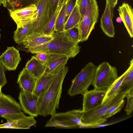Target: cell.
<instances>
[{
  "instance_id": "38",
  "label": "cell",
  "mask_w": 133,
  "mask_h": 133,
  "mask_svg": "<svg viewBox=\"0 0 133 133\" xmlns=\"http://www.w3.org/2000/svg\"><path fill=\"white\" fill-rule=\"evenodd\" d=\"M111 7L114 8L117 4L118 0H107Z\"/></svg>"
},
{
  "instance_id": "35",
  "label": "cell",
  "mask_w": 133,
  "mask_h": 133,
  "mask_svg": "<svg viewBox=\"0 0 133 133\" xmlns=\"http://www.w3.org/2000/svg\"><path fill=\"white\" fill-rule=\"evenodd\" d=\"M125 119V118H123L119 120L110 123H103L98 124H96L94 125H81L80 128H98L104 127L110 125H111L115 124V123H118L121 122L123 120Z\"/></svg>"
},
{
  "instance_id": "9",
  "label": "cell",
  "mask_w": 133,
  "mask_h": 133,
  "mask_svg": "<svg viewBox=\"0 0 133 133\" xmlns=\"http://www.w3.org/2000/svg\"><path fill=\"white\" fill-rule=\"evenodd\" d=\"M2 117L7 122L0 124V128L28 129L35 124L37 122L34 117L26 116L22 111L5 115Z\"/></svg>"
},
{
  "instance_id": "27",
  "label": "cell",
  "mask_w": 133,
  "mask_h": 133,
  "mask_svg": "<svg viewBox=\"0 0 133 133\" xmlns=\"http://www.w3.org/2000/svg\"><path fill=\"white\" fill-rule=\"evenodd\" d=\"M59 9L57 10L50 18L44 29V35H51L55 32V23Z\"/></svg>"
},
{
  "instance_id": "15",
  "label": "cell",
  "mask_w": 133,
  "mask_h": 133,
  "mask_svg": "<svg viewBox=\"0 0 133 133\" xmlns=\"http://www.w3.org/2000/svg\"><path fill=\"white\" fill-rule=\"evenodd\" d=\"M113 8H111L107 0L104 12L100 19V26L103 32L108 36L113 37L115 35L112 19Z\"/></svg>"
},
{
  "instance_id": "14",
  "label": "cell",
  "mask_w": 133,
  "mask_h": 133,
  "mask_svg": "<svg viewBox=\"0 0 133 133\" xmlns=\"http://www.w3.org/2000/svg\"><path fill=\"white\" fill-rule=\"evenodd\" d=\"M22 109L19 103L11 96L0 94V117L21 112Z\"/></svg>"
},
{
  "instance_id": "19",
  "label": "cell",
  "mask_w": 133,
  "mask_h": 133,
  "mask_svg": "<svg viewBox=\"0 0 133 133\" xmlns=\"http://www.w3.org/2000/svg\"><path fill=\"white\" fill-rule=\"evenodd\" d=\"M46 67L45 64L34 56L27 62L25 68L38 79L44 73Z\"/></svg>"
},
{
  "instance_id": "44",
  "label": "cell",
  "mask_w": 133,
  "mask_h": 133,
  "mask_svg": "<svg viewBox=\"0 0 133 133\" xmlns=\"http://www.w3.org/2000/svg\"><path fill=\"white\" fill-rule=\"evenodd\" d=\"M1 37V35L0 34V40Z\"/></svg>"
},
{
  "instance_id": "10",
  "label": "cell",
  "mask_w": 133,
  "mask_h": 133,
  "mask_svg": "<svg viewBox=\"0 0 133 133\" xmlns=\"http://www.w3.org/2000/svg\"><path fill=\"white\" fill-rule=\"evenodd\" d=\"M8 10L17 27H20L32 22L34 18L36 7L35 4L33 3L22 8L8 9Z\"/></svg>"
},
{
  "instance_id": "8",
  "label": "cell",
  "mask_w": 133,
  "mask_h": 133,
  "mask_svg": "<svg viewBox=\"0 0 133 133\" xmlns=\"http://www.w3.org/2000/svg\"><path fill=\"white\" fill-rule=\"evenodd\" d=\"M116 68L104 62L97 67L91 85L94 88L107 91L119 77Z\"/></svg>"
},
{
  "instance_id": "30",
  "label": "cell",
  "mask_w": 133,
  "mask_h": 133,
  "mask_svg": "<svg viewBox=\"0 0 133 133\" xmlns=\"http://www.w3.org/2000/svg\"><path fill=\"white\" fill-rule=\"evenodd\" d=\"M126 97L127 102L124 111L127 115L129 116L131 114L133 110V88L127 93Z\"/></svg>"
},
{
  "instance_id": "7",
  "label": "cell",
  "mask_w": 133,
  "mask_h": 133,
  "mask_svg": "<svg viewBox=\"0 0 133 133\" xmlns=\"http://www.w3.org/2000/svg\"><path fill=\"white\" fill-rule=\"evenodd\" d=\"M99 11L96 0H88L86 11L78 26L80 42L87 40L91 33L94 29L98 20Z\"/></svg>"
},
{
  "instance_id": "37",
  "label": "cell",
  "mask_w": 133,
  "mask_h": 133,
  "mask_svg": "<svg viewBox=\"0 0 133 133\" xmlns=\"http://www.w3.org/2000/svg\"><path fill=\"white\" fill-rule=\"evenodd\" d=\"M5 68L0 62V86L2 87L7 83L5 76Z\"/></svg>"
},
{
  "instance_id": "39",
  "label": "cell",
  "mask_w": 133,
  "mask_h": 133,
  "mask_svg": "<svg viewBox=\"0 0 133 133\" xmlns=\"http://www.w3.org/2000/svg\"><path fill=\"white\" fill-rule=\"evenodd\" d=\"M18 0H8V4L12 9Z\"/></svg>"
},
{
  "instance_id": "24",
  "label": "cell",
  "mask_w": 133,
  "mask_h": 133,
  "mask_svg": "<svg viewBox=\"0 0 133 133\" xmlns=\"http://www.w3.org/2000/svg\"><path fill=\"white\" fill-rule=\"evenodd\" d=\"M69 58L66 56L61 55L46 65L44 72L53 74L54 71L57 68L63 65H66Z\"/></svg>"
},
{
  "instance_id": "34",
  "label": "cell",
  "mask_w": 133,
  "mask_h": 133,
  "mask_svg": "<svg viewBox=\"0 0 133 133\" xmlns=\"http://www.w3.org/2000/svg\"><path fill=\"white\" fill-rule=\"evenodd\" d=\"M36 0H18L11 9L24 7L31 4L35 3Z\"/></svg>"
},
{
  "instance_id": "26",
  "label": "cell",
  "mask_w": 133,
  "mask_h": 133,
  "mask_svg": "<svg viewBox=\"0 0 133 133\" xmlns=\"http://www.w3.org/2000/svg\"><path fill=\"white\" fill-rule=\"evenodd\" d=\"M133 88V67L123 80L120 89V92H128Z\"/></svg>"
},
{
  "instance_id": "16",
  "label": "cell",
  "mask_w": 133,
  "mask_h": 133,
  "mask_svg": "<svg viewBox=\"0 0 133 133\" xmlns=\"http://www.w3.org/2000/svg\"><path fill=\"white\" fill-rule=\"evenodd\" d=\"M119 16L130 37H133V9L128 3L124 2L117 9Z\"/></svg>"
},
{
  "instance_id": "21",
  "label": "cell",
  "mask_w": 133,
  "mask_h": 133,
  "mask_svg": "<svg viewBox=\"0 0 133 133\" xmlns=\"http://www.w3.org/2000/svg\"><path fill=\"white\" fill-rule=\"evenodd\" d=\"M79 8L77 2L68 20L65 23L64 31L72 28L77 27L82 19Z\"/></svg>"
},
{
  "instance_id": "20",
  "label": "cell",
  "mask_w": 133,
  "mask_h": 133,
  "mask_svg": "<svg viewBox=\"0 0 133 133\" xmlns=\"http://www.w3.org/2000/svg\"><path fill=\"white\" fill-rule=\"evenodd\" d=\"M53 74L44 72L37 79L33 93L39 97L48 88L51 83Z\"/></svg>"
},
{
  "instance_id": "6",
  "label": "cell",
  "mask_w": 133,
  "mask_h": 133,
  "mask_svg": "<svg viewBox=\"0 0 133 133\" xmlns=\"http://www.w3.org/2000/svg\"><path fill=\"white\" fill-rule=\"evenodd\" d=\"M83 113L82 110L79 109L56 113L51 116L45 126L64 129L80 128Z\"/></svg>"
},
{
  "instance_id": "3",
  "label": "cell",
  "mask_w": 133,
  "mask_h": 133,
  "mask_svg": "<svg viewBox=\"0 0 133 133\" xmlns=\"http://www.w3.org/2000/svg\"><path fill=\"white\" fill-rule=\"evenodd\" d=\"M36 7L34 20L30 31L24 41H26L44 35V29L50 17L49 0H36Z\"/></svg>"
},
{
  "instance_id": "33",
  "label": "cell",
  "mask_w": 133,
  "mask_h": 133,
  "mask_svg": "<svg viewBox=\"0 0 133 133\" xmlns=\"http://www.w3.org/2000/svg\"><path fill=\"white\" fill-rule=\"evenodd\" d=\"M63 0H49L50 17L57 9H60Z\"/></svg>"
},
{
  "instance_id": "29",
  "label": "cell",
  "mask_w": 133,
  "mask_h": 133,
  "mask_svg": "<svg viewBox=\"0 0 133 133\" xmlns=\"http://www.w3.org/2000/svg\"><path fill=\"white\" fill-rule=\"evenodd\" d=\"M124 104V99L109 109L103 115V118L107 119L120 112L123 107Z\"/></svg>"
},
{
  "instance_id": "40",
  "label": "cell",
  "mask_w": 133,
  "mask_h": 133,
  "mask_svg": "<svg viewBox=\"0 0 133 133\" xmlns=\"http://www.w3.org/2000/svg\"><path fill=\"white\" fill-rule=\"evenodd\" d=\"M8 4V0H0V5L2 4L4 7H6Z\"/></svg>"
},
{
  "instance_id": "25",
  "label": "cell",
  "mask_w": 133,
  "mask_h": 133,
  "mask_svg": "<svg viewBox=\"0 0 133 133\" xmlns=\"http://www.w3.org/2000/svg\"><path fill=\"white\" fill-rule=\"evenodd\" d=\"M66 4V3H65L61 6L59 10L55 23V32H59L64 31Z\"/></svg>"
},
{
  "instance_id": "2",
  "label": "cell",
  "mask_w": 133,
  "mask_h": 133,
  "mask_svg": "<svg viewBox=\"0 0 133 133\" xmlns=\"http://www.w3.org/2000/svg\"><path fill=\"white\" fill-rule=\"evenodd\" d=\"M51 41L39 46L26 49L33 54L42 52L67 56L69 58L75 57L79 52V43L73 41L65 31L55 32Z\"/></svg>"
},
{
  "instance_id": "31",
  "label": "cell",
  "mask_w": 133,
  "mask_h": 133,
  "mask_svg": "<svg viewBox=\"0 0 133 133\" xmlns=\"http://www.w3.org/2000/svg\"><path fill=\"white\" fill-rule=\"evenodd\" d=\"M65 31L70 37L74 42L79 43L81 42L78 27H75Z\"/></svg>"
},
{
  "instance_id": "12",
  "label": "cell",
  "mask_w": 133,
  "mask_h": 133,
  "mask_svg": "<svg viewBox=\"0 0 133 133\" xmlns=\"http://www.w3.org/2000/svg\"><path fill=\"white\" fill-rule=\"evenodd\" d=\"M106 92V90L95 88L86 91L83 95V111H88L101 105Z\"/></svg>"
},
{
  "instance_id": "4",
  "label": "cell",
  "mask_w": 133,
  "mask_h": 133,
  "mask_svg": "<svg viewBox=\"0 0 133 133\" xmlns=\"http://www.w3.org/2000/svg\"><path fill=\"white\" fill-rule=\"evenodd\" d=\"M128 92H120L104 105H100L95 108L83 112L81 124L94 125L104 123L107 120L103 117L104 114L112 107L126 97Z\"/></svg>"
},
{
  "instance_id": "13",
  "label": "cell",
  "mask_w": 133,
  "mask_h": 133,
  "mask_svg": "<svg viewBox=\"0 0 133 133\" xmlns=\"http://www.w3.org/2000/svg\"><path fill=\"white\" fill-rule=\"evenodd\" d=\"M21 59L19 50L14 46L8 47L0 56V62L7 70H16Z\"/></svg>"
},
{
  "instance_id": "1",
  "label": "cell",
  "mask_w": 133,
  "mask_h": 133,
  "mask_svg": "<svg viewBox=\"0 0 133 133\" xmlns=\"http://www.w3.org/2000/svg\"><path fill=\"white\" fill-rule=\"evenodd\" d=\"M68 71L65 65H63L53 72V77L46 90L39 97V115L46 116L56 113L59 107L63 81Z\"/></svg>"
},
{
  "instance_id": "22",
  "label": "cell",
  "mask_w": 133,
  "mask_h": 133,
  "mask_svg": "<svg viewBox=\"0 0 133 133\" xmlns=\"http://www.w3.org/2000/svg\"><path fill=\"white\" fill-rule=\"evenodd\" d=\"M32 23L30 22L22 26L17 27L13 36L14 39L16 43L22 44L24 41L30 31Z\"/></svg>"
},
{
  "instance_id": "42",
  "label": "cell",
  "mask_w": 133,
  "mask_h": 133,
  "mask_svg": "<svg viewBox=\"0 0 133 133\" xmlns=\"http://www.w3.org/2000/svg\"><path fill=\"white\" fill-rule=\"evenodd\" d=\"M67 0H63L62 4L61 5V6L64 5L65 3H66Z\"/></svg>"
},
{
  "instance_id": "11",
  "label": "cell",
  "mask_w": 133,
  "mask_h": 133,
  "mask_svg": "<svg viewBox=\"0 0 133 133\" xmlns=\"http://www.w3.org/2000/svg\"><path fill=\"white\" fill-rule=\"evenodd\" d=\"M18 99L22 110L24 112L34 117L39 115L38 96L33 93L21 89Z\"/></svg>"
},
{
  "instance_id": "23",
  "label": "cell",
  "mask_w": 133,
  "mask_h": 133,
  "mask_svg": "<svg viewBox=\"0 0 133 133\" xmlns=\"http://www.w3.org/2000/svg\"><path fill=\"white\" fill-rule=\"evenodd\" d=\"M52 35H43L30 40L24 41L22 43L26 49L35 47L47 43L53 39Z\"/></svg>"
},
{
  "instance_id": "17",
  "label": "cell",
  "mask_w": 133,
  "mask_h": 133,
  "mask_svg": "<svg viewBox=\"0 0 133 133\" xmlns=\"http://www.w3.org/2000/svg\"><path fill=\"white\" fill-rule=\"evenodd\" d=\"M37 79L25 67L18 75L17 83L21 89L33 93Z\"/></svg>"
},
{
  "instance_id": "5",
  "label": "cell",
  "mask_w": 133,
  "mask_h": 133,
  "mask_svg": "<svg viewBox=\"0 0 133 133\" xmlns=\"http://www.w3.org/2000/svg\"><path fill=\"white\" fill-rule=\"evenodd\" d=\"M97 66L93 63H88L75 77L72 81L68 94L73 96L83 95L93 82Z\"/></svg>"
},
{
  "instance_id": "41",
  "label": "cell",
  "mask_w": 133,
  "mask_h": 133,
  "mask_svg": "<svg viewBox=\"0 0 133 133\" xmlns=\"http://www.w3.org/2000/svg\"><path fill=\"white\" fill-rule=\"evenodd\" d=\"M116 21L117 22L121 23L122 22V20L120 17H118L116 19Z\"/></svg>"
},
{
  "instance_id": "43",
  "label": "cell",
  "mask_w": 133,
  "mask_h": 133,
  "mask_svg": "<svg viewBox=\"0 0 133 133\" xmlns=\"http://www.w3.org/2000/svg\"><path fill=\"white\" fill-rule=\"evenodd\" d=\"M2 87L1 86H0V94L2 92L1 91L2 89Z\"/></svg>"
},
{
  "instance_id": "28",
  "label": "cell",
  "mask_w": 133,
  "mask_h": 133,
  "mask_svg": "<svg viewBox=\"0 0 133 133\" xmlns=\"http://www.w3.org/2000/svg\"><path fill=\"white\" fill-rule=\"evenodd\" d=\"M62 55L40 52L36 54L35 56L38 60L46 65Z\"/></svg>"
},
{
  "instance_id": "18",
  "label": "cell",
  "mask_w": 133,
  "mask_h": 133,
  "mask_svg": "<svg viewBox=\"0 0 133 133\" xmlns=\"http://www.w3.org/2000/svg\"><path fill=\"white\" fill-rule=\"evenodd\" d=\"M133 67V59L130 61V66L128 69L121 76L119 77L106 91L105 96L101 105H104L120 92V89L124 79Z\"/></svg>"
},
{
  "instance_id": "32",
  "label": "cell",
  "mask_w": 133,
  "mask_h": 133,
  "mask_svg": "<svg viewBox=\"0 0 133 133\" xmlns=\"http://www.w3.org/2000/svg\"><path fill=\"white\" fill-rule=\"evenodd\" d=\"M77 1V0H67L65 11V23L68 20L75 7L76 3Z\"/></svg>"
},
{
  "instance_id": "36",
  "label": "cell",
  "mask_w": 133,
  "mask_h": 133,
  "mask_svg": "<svg viewBox=\"0 0 133 133\" xmlns=\"http://www.w3.org/2000/svg\"><path fill=\"white\" fill-rule=\"evenodd\" d=\"M88 0H77L80 13L82 17L84 15L88 5Z\"/></svg>"
}]
</instances>
